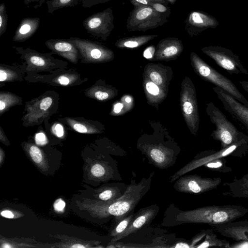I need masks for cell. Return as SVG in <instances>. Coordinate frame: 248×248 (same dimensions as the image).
<instances>
[{"label": "cell", "mask_w": 248, "mask_h": 248, "mask_svg": "<svg viewBox=\"0 0 248 248\" xmlns=\"http://www.w3.org/2000/svg\"><path fill=\"white\" fill-rule=\"evenodd\" d=\"M248 213V208L239 205H208L184 211L171 203L164 212L161 225L170 227L200 223L213 227L234 220Z\"/></svg>", "instance_id": "1"}, {"label": "cell", "mask_w": 248, "mask_h": 248, "mask_svg": "<svg viewBox=\"0 0 248 248\" xmlns=\"http://www.w3.org/2000/svg\"><path fill=\"white\" fill-rule=\"evenodd\" d=\"M137 148L150 164L161 170L173 166L181 149L172 141H165L156 138H142L139 140Z\"/></svg>", "instance_id": "2"}, {"label": "cell", "mask_w": 248, "mask_h": 248, "mask_svg": "<svg viewBox=\"0 0 248 248\" xmlns=\"http://www.w3.org/2000/svg\"><path fill=\"white\" fill-rule=\"evenodd\" d=\"M190 60L194 71L202 79L226 91L248 107V101L230 79L218 72L193 52L190 54Z\"/></svg>", "instance_id": "3"}, {"label": "cell", "mask_w": 248, "mask_h": 248, "mask_svg": "<svg viewBox=\"0 0 248 248\" xmlns=\"http://www.w3.org/2000/svg\"><path fill=\"white\" fill-rule=\"evenodd\" d=\"M206 112L211 123L216 127L210 136L220 143L221 148L232 145L247 135L238 130L213 102H210L207 104Z\"/></svg>", "instance_id": "4"}, {"label": "cell", "mask_w": 248, "mask_h": 248, "mask_svg": "<svg viewBox=\"0 0 248 248\" xmlns=\"http://www.w3.org/2000/svg\"><path fill=\"white\" fill-rule=\"evenodd\" d=\"M134 7L126 22V27L129 31H146L168 21L170 12L161 13L149 5H138Z\"/></svg>", "instance_id": "5"}, {"label": "cell", "mask_w": 248, "mask_h": 248, "mask_svg": "<svg viewBox=\"0 0 248 248\" xmlns=\"http://www.w3.org/2000/svg\"><path fill=\"white\" fill-rule=\"evenodd\" d=\"M180 103L187 125L191 134L196 136L200 123L197 99L194 85L187 77L184 79L182 83Z\"/></svg>", "instance_id": "6"}, {"label": "cell", "mask_w": 248, "mask_h": 248, "mask_svg": "<svg viewBox=\"0 0 248 248\" xmlns=\"http://www.w3.org/2000/svg\"><path fill=\"white\" fill-rule=\"evenodd\" d=\"M201 50L229 74L248 75L239 56L231 49L220 46H210L201 48Z\"/></svg>", "instance_id": "7"}, {"label": "cell", "mask_w": 248, "mask_h": 248, "mask_svg": "<svg viewBox=\"0 0 248 248\" xmlns=\"http://www.w3.org/2000/svg\"><path fill=\"white\" fill-rule=\"evenodd\" d=\"M221 182L220 177H204L198 174L184 175L174 181L173 187L181 193L201 194L216 189Z\"/></svg>", "instance_id": "8"}, {"label": "cell", "mask_w": 248, "mask_h": 248, "mask_svg": "<svg viewBox=\"0 0 248 248\" xmlns=\"http://www.w3.org/2000/svg\"><path fill=\"white\" fill-rule=\"evenodd\" d=\"M25 107L26 113L22 119L23 124L33 126L41 124L50 116L54 107V100L50 95H42L27 102Z\"/></svg>", "instance_id": "9"}, {"label": "cell", "mask_w": 248, "mask_h": 248, "mask_svg": "<svg viewBox=\"0 0 248 248\" xmlns=\"http://www.w3.org/2000/svg\"><path fill=\"white\" fill-rule=\"evenodd\" d=\"M69 41L78 49L83 63L105 62L114 57L111 50L94 43L78 38L69 39Z\"/></svg>", "instance_id": "10"}, {"label": "cell", "mask_w": 248, "mask_h": 248, "mask_svg": "<svg viewBox=\"0 0 248 248\" xmlns=\"http://www.w3.org/2000/svg\"><path fill=\"white\" fill-rule=\"evenodd\" d=\"M213 90L222 103L224 109L240 124L248 134V107L218 87H213Z\"/></svg>", "instance_id": "11"}, {"label": "cell", "mask_w": 248, "mask_h": 248, "mask_svg": "<svg viewBox=\"0 0 248 248\" xmlns=\"http://www.w3.org/2000/svg\"><path fill=\"white\" fill-rule=\"evenodd\" d=\"M159 211V207L156 204L140 209L137 212L134 213L132 219L126 229L117 236L113 237L110 244L127 237L143 226L150 224L157 215Z\"/></svg>", "instance_id": "12"}, {"label": "cell", "mask_w": 248, "mask_h": 248, "mask_svg": "<svg viewBox=\"0 0 248 248\" xmlns=\"http://www.w3.org/2000/svg\"><path fill=\"white\" fill-rule=\"evenodd\" d=\"M218 25L216 17L201 11H191L185 20V30L191 37L198 35L208 29L216 28Z\"/></svg>", "instance_id": "13"}, {"label": "cell", "mask_w": 248, "mask_h": 248, "mask_svg": "<svg viewBox=\"0 0 248 248\" xmlns=\"http://www.w3.org/2000/svg\"><path fill=\"white\" fill-rule=\"evenodd\" d=\"M29 71L51 72L61 68V63L52 58L32 51H25L21 57Z\"/></svg>", "instance_id": "14"}, {"label": "cell", "mask_w": 248, "mask_h": 248, "mask_svg": "<svg viewBox=\"0 0 248 248\" xmlns=\"http://www.w3.org/2000/svg\"><path fill=\"white\" fill-rule=\"evenodd\" d=\"M184 49L182 41L177 38L167 37L158 43L154 60L169 61L176 59Z\"/></svg>", "instance_id": "15"}, {"label": "cell", "mask_w": 248, "mask_h": 248, "mask_svg": "<svg viewBox=\"0 0 248 248\" xmlns=\"http://www.w3.org/2000/svg\"><path fill=\"white\" fill-rule=\"evenodd\" d=\"M114 16L111 8L93 16L87 22L90 30L96 32L104 39L108 36L114 28Z\"/></svg>", "instance_id": "16"}, {"label": "cell", "mask_w": 248, "mask_h": 248, "mask_svg": "<svg viewBox=\"0 0 248 248\" xmlns=\"http://www.w3.org/2000/svg\"><path fill=\"white\" fill-rule=\"evenodd\" d=\"M233 221L213 227L224 236L237 241H248V220Z\"/></svg>", "instance_id": "17"}, {"label": "cell", "mask_w": 248, "mask_h": 248, "mask_svg": "<svg viewBox=\"0 0 248 248\" xmlns=\"http://www.w3.org/2000/svg\"><path fill=\"white\" fill-rule=\"evenodd\" d=\"M191 248H230V242L217 238L212 229L202 230L190 240Z\"/></svg>", "instance_id": "18"}, {"label": "cell", "mask_w": 248, "mask_h": 248, "mask_svg": "<svg viewBox=\"0 0 248 248\" xmlns=\"http://www.w3.org/2000/svg\"><path fill=\"white\" fill-rule=\"evenodd\" d=\"M143 76L157 85L168 90L172 72L170 67L159 63H149L145 67Z\"/></svg>", "instance_id": "19"}, {"label": "cell", "mask_w": 248, "mask_h": 248, "mask_svg": "<svg viewBox=\"0 0 248 248\" xmlns=\"http://www.w3.org/2000/svg\"><path fill=\"white\" fill-rule=\"evenodd\" d=\"M47 46L52 52L76 64L80 58L78 49L70 42L62 40H51L46 42Z\"/></svg>", "instance_id": "20"}, {"label": "cell", "mask_w": 248, "mask_h": 248, "mask_svg": "<svg viewBox=\"0 0 248 248\" xmlns=\"http://www.w3.org/2000/svg\"><path fill=\"white\" fill-rule=\"evenodd\" d=\"M143 86L148 103L157 107L166 98L168 90L165 89L143 76Z\"/></svg>", "instance_id": "21"}, {"label": "cell", "mask_w": 248, "mask_h": 248, "mask_svg": "<svg viewBox=\"0 0 248 248\" xmlns=\"http://www.w3.org/2000/svg\"><path fill=\"white\" fill-rule=\"evenodd\" d=\"M223 186L227 188L222 194L233 198L248 199V173L239 178H234L230 182H225Z\"/></svg>", "instance_id": "22"}, {"label": "cell", "mask_w": 248, "mask_h": 248, "mask_svg": "<svg viewBox=\"0 0 248 248\" xmlns=\"http://www.w3.org/2000/svg\"><path fill=\"white\" fill-rule=\"evenodd\" d=\"M65 122L74 130L82 134H94L101 132L100 124L97 122L81 118H65Z\"/></svg>", "instance_id": "23"}, {"label": "cell", "mask_w": 248, "mask_h": 248, "mask_svg": "<svg viewBox=\"0 0 248 248\" xmlns=\"http://www.w3.org/2000/svg\"><path fill=\"white\" fill-rule=\"evenodd\" d=\"M117 93L113 88L98 81L85 92L87 96L99 101L110 99L116 95Z\"/></svg>", "instance_id": "24"}, {"label": "cell", "mask_w": 248, "mask_h": 248, "mask_svg": "<svg viewBox=\"0 0 248 248\" xmlns=\"http://www.w3.org/2000/svg\"><path fill=\"white\" fill-rule=\"evenodd\" d=\"M127 185L124 183H113L101 189L98 199L104 202H109L122 197L125 193Z\"/></svg>", "instance_id": "25"}, {"label": "cell", "mask_w": 248, "mask_h": 248, "mask_svg": "<svg viewBox=\"0 0 248 248\" xmlns=\"http://www.w3.org/2000/svg\"><path fill=\"white\" fill-rule=\"evenodd\" d=\"M156 37V34H149L123 38L116 41L115 46L120 48H136L147 43Z\"/></svg>", "instance_id": "26"}, {"label": "cell", "mask_w": 248, "mask_h": 248, "mask_svg": "<svg viewBox=\"0 0 248 248\" xmlns=\"http://www.w3.org/2000/svg\"><path fill=\"white\" fill-rule=\"evenodd\" d=\"M22 98L8 92H0V114L1 115L11 107L21 104Z\"/></svg>", "instance_id": "27"}, {"label": "cell", "mask_w": 248, "mask_h": 248, "mask_svg": "<svg viewBox=\"0 0 248 248\" xmlns=\"http://www.w3.org/2000/svg\"><path fill=\"white\" fill-rule=\"evenodd\" d=\"M80 80L79 75L72 72H65L52 78L50 84L64 86H72L78 84Z\"/></svg>", "instance_id": "28"}, {"label": "cell", "mask_w": 248, "mask_h": 248, "mask_svg": "<svg viewBox=\"0 0 248 248\" xmlns=\"http://www.w3.org/2000/svg\"><path fill=\"white\" fill-rule=\"evenodd\" d=\"M36 27L34 22L29 20L24 21L16 34L15 40L21 41L27 38L34 32Z\"/></svg>", "instance_id": "29"}, {"label": "cell", "mask_w": 248, "mask_h": 248, "mask_svg": "<svg viewBox=\"0 0 248 248\" xmlns=\"http://www.w3.org/2000/svg\"><path fill=\"white\" fill-rule=\"evenodd\" d=\"M20 77L19 73L16 69L2 64L0 66V81L10 82L19 80Z\"/></svg>", "instance_id": "30"}, {"label": "cell", "mask_w": 248, "mask_h": 248, "mask_svg": "<svg viewBox=\"0 0 248 248\" xmlns=\"http://www.w3.org/2000/svg\"><path fill=\"white\" fill-rule=\"evenodd\" d=\"M134 213L129 215L116 223L115 227L110 232V235L114 237L123 232L126 229L131 221Z\"/></svg>", "instance_id": "31"}, {"label": "cell", "mask_w": 248, "mask_h": 248, "mask_svg": "<svg viewBox=\"0 0 248 248\" xmlns=\"http://www.w3.org/2000/svg\"><path fill=\"white\" fill-rule=\"evenodd\" d=\"M29 154L33 161L37 164L41 163L43 159V155L40 149L34 145H31L29 149Z\"/></svg>", "instance_id": "32"}, {"label": "cell", "mask_w": 248, "mask_h": 248, "mask_svg": "<svg viewBox=\"0 0 248 248\" xmlns=\"http://www.w3.org/2000/svg\"><path fill=\"white\" fill-rule=\"evenodd\" d=\"M7 15L5 13V8L4 4H1L0 6V35L5 31L7 25Z\"/></svg>", "instance_id": "33"}, {"label": "cell", "mask_w": 248, "mask_h": 248, "mask_svg": "<svg viewBox=\"0 0 248 248\" xmlns=\"http://www.w3.org/2000/svg\"><path fill=\"white\" fill-rule=\"evenodd\" d=\"M155 10L161 13L170 12V8L165 6L163 3L155 2L152 6Z\"/></svg>", "instance_id": "34"}, {"label": "cell", "mask_w": 248, "mask_h": 248, "mask_svg": "<svg viewBox=\"0 0 248 248\" xmlns=\"http://www.w3.org/2000/svg\"><path fill=\"white\" fill-rule=\"evenodd\" d=\"M35 141L37 145L41 146L46 144L47 141L45 134L43 132H39L36 134L35 136Z\"/></svg>", "instance_id": "35"}, {"label": "cell", "mask_w": 248, "mask_h": 248, "mask_svg": "<svg viewBox=\"0 0 248 248\" xmlns=\"http://www.w3.org/2000/svg\"><path fill=\"white\" fill-rule=\"evenodd\" d=\"M53 133L58 137L61 138L64 135V129L62 125L57 123L52 127Z\"/></svg>", "instance_id": "36"}, {"label": "cell", "mask_w": 248, "mask_h": 248, "mask_svg": "<svg viewBox=\"0 0 248 248\" xmlns=\"http://www.w3.org/2000/svg\"><path fill=\"white\" fill-rule=\"evenodd\" d=\"M155 52V48L154 46L148 47L143 52V56L147 59L151 60L154 59Z\"/></svg>", "instance_id": "37"}, {"label": "cell", "mask_w": 248, "mask_h": 248, "mask_svg": "<svg viewBox=\"0 0 248 248\" xmlns=\"http://www.w3.org/2000/svg\"><path fill=\"white\" fill-rule=\"evenodd\" d=\"M54 208L58 212H62L65 206V203L61 199L56 200L54 203Z\"/></svg>", "instance_id": "38"}, {"label": "cell", "mask_w": 248, "mask_h": 248, "mask_svg": "<svg viewBox=\"0 0 248 248\" xmlns=\"http://www.w3.org/2000/svg\"><path fill=\"white\" fill-rule=\"evenodd\" d=\"M131 3L135 5H144L152 6L153 3L156 1L152 0H129Z\"/></svg>", "instance_id": "39"}, {"label": "cell", "mask_w": 248, "mask_h": 248, "mask_svg": "<svg viewBox=\"0 0 248 248\" xmlns=\"http://www.w3.org/2000/svg\"><path fill=\"white\" fill-rule=\"evenodd\" d=\"M124 105L121 102H118L116 103L113 108V109L112 112H111V115H114L116 114H119L123 110L124 108Z\"/></svg>", "instance_id": "40"}, {"label": "cell", "mask_w": 248, "mask_h": 248, "mask_svg": "<svg viewBox=\"0 0 248 248\" xmlns=\"http://www.w3.org/2000/svg\"><path fill=\"white\" fill-rule=\"evenodd\" d=\"M230 248H248V241H242L230 244Z\"/></svg>", "instance_id": "41"}, {"label": "cell", "mask_w": 248, "mask_h": 248, "mask_svg": "<svg viewBox=\"0 0 248 248\" xmlns=\"http://www.w3.org/2000/svg\"><path fill=\"white\" fill-rule=\"evenodd\" d=\"M1 215L5 217L8 218H13L14 217V215L9 210H3L0 213Z\"/></svg>", "instance_id": "42"}, {"label": "cell", "mask_w": 248, "mask_h": 248, "mask_svg": "<svg viewBox=\"0 0 248 248\" xmlns=\"http://www.w3.org/2000/svg\"><path fill=\"white\" fill-rule=\"evenodd\" d=\"M0 139L3 143L8 142V140H7L6 137L1 126H0Z\"/></svg>", "instance_id": "43"}, {"label": "cell", "mask_w": 248, "mask_h": 248, "mask_svg": "<svg viewBox=\"0 0 248 248\" xmlns=\"http://www.w3.org/2000/svg\"><path fill=\"white\" fill-rule=\"evenodd\" d=\"M239 83L241 85L243 89L248 93V81H240Z\"/></svg>", "instance_id": "44"}, {"label": "cell", "mask_w": 248, "mask_h": 248, "mask_svg": "<svg viewBox=\"0 0 248 248\" xmlns=\"http://www.w3.org/2000/svg\"><path fill=\"white\" fill-rule=\"evenodd\" d=\"M71 0H58L59 4H66L70 2Z\"/></svg>", "instance_id": "45"}, {"label": "cell", "mask_w": 248, "mask_h": 248, "mask_svg": "<svg viewBox=\"0 0 248 248\" xmlns=\"http://www.w3.org/2000/svg\"><path fill=\"white\" fill-rule=\"evenodd\" d=\"M71 247L72 248H85V247L80 244H75L72 245Z\"/></svg>", "instance_id": "46"}, {"label": "cell", "mask_w": 248, "mask_h": 248, "mask_svg": "<svg viewBox=\"0 0 248 248\" xmlns=\"http://www.w3.org/2000/svg\"><path fill=\"white\" fill-rule=\"evenodd\" d=\"M154 1L158 2H160L163 4H165L166 3V1L165 0H152Z\"/></svg>", "instance_id": "47"}, {"label": "cell", "mask_w": 248, "mask_h": 248, "mask_svg": "<svg viewBox=\"0 0 248 248\" xmlns=\"http://www.w3.org/2000/svg\"><path fill=\"white\" fill-rule=\"evenodd\" d=\"M169 1L170 3L171 4H173L176 1V0H167Z\"/></svg>", "instance_id": "48"}, {"label": "cell", "mask_w": 248, "mask_h": 248, "mask_svg": "<svg viewBox=\"0 0 248 248\" xmlns=\"http://www.w3.org/2000/svg\"></svg>", "instance_id": "49"}]
</instances>
